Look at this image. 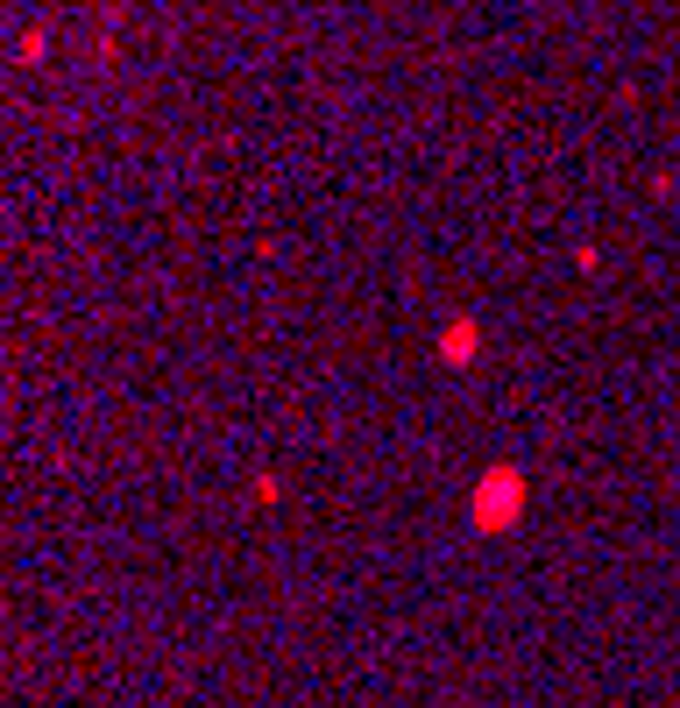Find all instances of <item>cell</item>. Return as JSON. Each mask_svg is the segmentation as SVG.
Here are the masks:
<instances>
[{
    "mask_svg": "<svg viewBox=\"0 0 680 708\" xmlns=\"http://www.w3.org/2000/svg\"><path fill=\"white\" fill-rule=\"evenodd\" d=\"M14 57H22V64H43V57H50V29H29V36H22V50H14Z\"/></svg>",
    "mask_w": 680,
    "mask_h": 708,
    "instance_id": "6da1fadb",
    "label": "cell"
}]
</instances>
